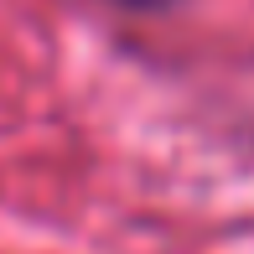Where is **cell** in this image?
Instances as JSON below:
<instances>
[{
  "mask_svg": "<svg viewBox=\"0 0 254 254\" xmlns=\"http://www.w3.org/2000/svg\"><path fill=\"white\" fill-rule=\"evenodd\" d=\"M109 5H125V10H166L177 0H109Z\"/></svg>",
  "mask_w": 254,
  "mask_h": 254,
  "instance_id": "6da1fadb",
  "label": "cell"
}]
</instances>
